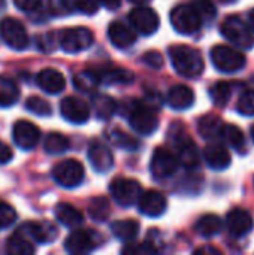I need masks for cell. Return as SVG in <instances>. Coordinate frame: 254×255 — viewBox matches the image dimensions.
<instances>
[{
	"label": "cell",
	"instance_id": "1",
	"mask_svg": "<svg viewBox=\"0 0 254 255\" xmlns=\"http://www.w3.org/2000/svg\"><path fill=\"white\" fill-rule=\"evenodd\" d=\"M169 57L175 72L184 78H198L205 69L204 58L198 49L187 45H174L169 48Z\"/></svg>",
	"mask_w": 254,
	"mask_h": 255
},
{
	"label": "cell",
	"instance_id": "2",
	"mask_svg": "<svg viewBox=\"0 0 254 255\" xmlns=\"http://www.w3.org/2000/svg\"><path fill=\"white\" fill-rule=\"evenodd\" d=\"M222 34L240 49H252L254 46L253 30L250 24L244 22L238 16H228L220 25Z\"/></svg>",
	"mask_w": 254,
	"mask_h": 255
},
{
	"label": "cell",
	"instance_id": "3",
	"mask_svg": "<svg viewBox=\"0 0 254 255\" xmlns=\"http://www.w3.org/2000/svg\"><path fill=\"white\" fill-rule=\"evenodd\" d=\"M127 118L132 128L142 136L153 134L159 127V120L154 112V108L150 106L148 103L135 102L129 109Z\"/></svg>",
	"mask_w": 254,
	"mask_h": 255
},
{
	"label": "cell",
	"instance_id": "4",
	"mask_svg": "<svg viewBox=\"0 0 254 255\" xmlns=\"http://www.w3.org/2000/svg\"><path fill=\"white\" fill-rule=\"evenodd\" d=\"M211 61L214 67L223 73H235L244 69L247 58L244 52L226 45H217L211 49Z\"/></svg>",
	"mask_w": 254,
	"mask_h": 255
},
{
	"label": "cell",
	"instance_id": "5",
	"mask_svg": "<svg viewBox=\"0 0 254 255\" xmlns=\"http://www.w3.org/2000/svg\"><path fill=\"white\" fill-rule=\"evenodd\" d=\"M171 24L175 28V31L181 34H193L199 31V28L204 24V19L195 9V6L190 4H178L171 10Z\"/></svg>",
	"mask_w": 254,
	"mask_h": 255
},
{
	"label": "cell",
	"instance_id": "6",
	"mask_svg": "<svg viewBox=\"0 0 254 255\" xmlns=\"http://www.w3.org/2000/svg\"><path fill=\"white\" fill-rule=\"evenodd\" d=\"M94 42L93 31L87 27H72L60 33V48L67 54H76L90 48Z\"/></svg>",
	"mask_w": 254,
	"mask_h": 255
},
{
	"label": "cell",
	"instance_id": "7",
	"mask_svg": "<svg viewBox=\"0 0 254 255\" xmlns=\"http://www.w3.org/2000/svg\"><path fill=\"white\" fill-rule=\"evenodd\" d=\"M52 178L63 188H75L84 181V166L75 158L63 160L54 166Z\"/></svg>",
	"mask_w": 254,
	"mask_h": 255
},
{
	"label": "cell",
	"instance_id": "8",
	"mask_svg": "<svg viewBox=\"0 0 254 255\" xmlns=\"http://www.w3.org/2000/svg\"><path fill=\"white\" fill-rule=\"evenodd\" d=\"M109 191H111L112 199L121 208L133 206L135 203H138L142 194L139 182L129 179V178H115L109 185Z\"/></svg>",
	"mask_w": 254,
	"mask_h": 255
},
{
	"label": "cell",
	"instance_id": "9",
	"mask_svg": "<svg viewBox=\"0 0 254 255\" xmlns=\"http://www.w3.org/2000/svg\"><path fill=\"white\" fill-rule=\"evenodd\" d=\"M0 36L12 49L22 51L28 46V34L24 25L15 18L7 16L0 21Z\"/></svg>",
	"mask_w": 254,
	"mask_h": 255
},
{
	"label": "cell",
	"instance_id": "10",
	"mask_svg": "<svg viewBox=\"0 0 254 255\" xmlns=\"http://www.w3.org/2000/svg\"><path fill=\"white\" fill-rule=\"evenodd\" d=\"M129 21L132 22L135 30H138L144 36L154 34L160 25L159 13L147 4L136 6L135 9H132L129 13Z\"/></svg>",
	"mask_w": 254,
	"mask_h": 255
},
{
	"label": "cell",
	"instance_id": "11",
	"mask_svg": "<svg viewBox=\"0 0 254 255\" xmlns=\"http://www.w3.org/2000/svg\"><path fill=\"white\" fill-rule=\"evenodd\" d=\"M178 164H180V160L169 149L157 148L153 152L150 169H151V173H153L154 178H157V179H168V178H171L177 172Z\"/></svg>",
	"mask_w": 254,
	"mask_h": 255
},
{
	"label": "cell",
	"instance_id": "12",
	"mask_svg": "<svg viewBox=\"0 0 254 255\" xmlns=\"http://www.w3.org/2000/svg\"><path fill=\"white\" fill-rule=\"evenodd\" d=\"M60 112L61 117L72 123V124H84L90 118V108L88 105L73 96L64 97L60 103Z\"/></svg>",
	"mask_w": 254,
	"mask_h": 255
},
{
	"label": "cell",
	"instance_id": "13",
	"mask_svg": "<svg viewBox=\"0 0 254 255\" xmlns=\"http://www.w3.org/2000/svg\"><path fill=\"white\" fill-rule=\"evenodd\" d=\"M12 137H13V142L16 143V146L28 151L37 145V142L40 139V131L33 123H30L27 120H21L13 124Z\"/></svg>",
	"mask_w": 254,
	"mask_h": 255
},
{
	"label": "cell",
	"instance_id": "14",
	"mask_svg": "<svg viewBox=\"0 0 254 255\" xmlns=\"http://www.w3.org/2000/svg\"><path fill=\"white\" fill-rule=\"evenodd\" d=\"M88 161L99 173H106L114 166V155L111 149L100 140H91L88 145Z\"/></svg>",
	"mask_w": 254,
	"mask_h": 255
},
{
	"label": "cell",
	"instance_id": "15",
	"mask_svg": "<svg viewBox=\"0 0 254 255\" xmlns=\"http://www.w3.org/2000/svg\"><path fill=\"white\" fill-rule=\"evenodd\" d=\"M166 208H168L166 197L156 190H147L145 193L141 194V197L138 200L139 212L150 218L162 217L166 212Z\"/></svg>",
	"mask_w": 254,
	"mask_h": 255
},
{
	"label": "cell",
	"instance_id": "16",
	"mask_svg": "<svg viewBox=\"0 0 254 255\" xmlns=\"http://www.w3.org/2000/svg\"><path fill=\"white\" fill-rule=\"evenodd\" d=\"M97 247V238L91 230H76L72 232L66 242L64 248L70 254H87Z\"/></svg>",
	"mask_w": 254,
	"mask_h": 255
},
{
	"label": "cell",
	"instance_id": "17",
	"mask_svg": "<svg viewBox=\"0 0 254 255\" xmlns=\"http://www.w3.org/2000/svg\"><path fill=\"white\" fill-rule=\"evenodd\" d=\"M253 217L250 215V212H247L244 209L237 208V209H232L226 215V227L232 238L238 239V238L249 235L250 230L253 229Z\"/></svg>",
	"mask_w": 254,
	"mask_h": 255
},
{
	"label": "cell",
	"instance_id": "18",
	"mask_svg": "<svg viewBox=\"0 0 254 255\" xmlns=\"http://www.w3.org/2000/svg\"><path fill=\"white\" fill-rule=\"evenodd\" d=\"M18 230L36 244H49L57 238V229L51 223H25Z\"/></svg>",
	"mask_w": 254,
	"mask_h": 255
},
{
	"label": "cell",
	"instance_id": "19",
	"mask_svg": "<svg viewBox=\"0 0 254 255\" xmlns=\"http://www.w3.org/2000/svg\"><path fill=\"white\" fill-rule=\"evenodd\" d=\"M108 37L118 49H127L136 42V33L120 21H114L108 27Z\"/></svg>",
	"mask_w": 254,
	"mask_h": 255
},
{
	"label": "cell",
	"instance_id": "20",
	"mask_svg": "<svg viewBox=\"0 0 254 255\" xmlns=\"http://www.w3.org/2000/svg\"><path fill=\"white\" fill-rule=\"evenodd\" d=\"M36 82L37 85L48 94H58L64 90L66 87V79L64 76L55 70V69H43L37 73L36 76Z\"/></svg>",
	"mask_w": 254,
	"mask_h": 255
},
{
	"label": "cell",
	"instance_id": "21",
	"mask_svg": "<svg viewBox=\"0 0 254 255\" xmlns=\"http://www.w3.org/2000/svg\"><path fill=\"white\" fill-rule=\"evenodd\" d=\"M204 160L205 163L214 169V170H225L231 166L232 158L229 151L219 143H210L204 151Z\"/></svg>",
	"mask_w": 254,
	"mask_h": 255
},
{
	"label": "cell",
	"instance_id": "22",
	"mask_svg": "<svg viewBox=\"0 0 254 255\" xmlns=\"http://www.w3.org/2000/svg\"><path fill=\"white\" fill-rule=\"evenodd\" d=\"M168 103L175 111H186L195 103V94L187 85H175L169 90Z\"/></svg>",
	"mask_w": 254,
	"mask_h": 255
},
{
	"label": "cell",
	"instance_id": "23",
	"mask_svg": "<svg viewBox=\"0 0 254 255\" xmlns=\"http://www.w3.org/2000/svg\"><path fill=\"white\" fill-rule=\"evenodd\" d=\"M178 160L187 169H193V167L199 166L198 146L189 137H180V142H178Z\"/></svg>",
	"mask_w": 254,
	"mask_h": 255
},
{
	"label": "cell",
	"instance_id": "24",
	"mask_svg": "<svg viewBox=\"0 0 254 255\" xmlns=\"http://www.w3.org/2000/svg\"><path fill=\"white\" fill-rule=\"evenodd\" d=\"M55 218L58 220L60 224L69 229H75L82 224L84 217L82 214L72 205L69 203H58L55 206Z\"/></svg>",
	"mask_w": 254,
	"mask_h": 255
},
{
	"label": "cell",
	"instance_id": "25",
	"mask_svg": "<svg viewBox=\"0 0 254 255\" xmlns=\"http://www.w3.org/2000/svg\"><path fill=\"white\" fill-rule=\"evenodd\" d=\"M6 251L12 255H28L34 253L33 241L27 238L21 230H16L6 241Z\"/></svg>",
	"mask_w": 254,
	"mask_h": 255
},
{
	"label": "cell",
	"instance_id": "26",
	"mask_svg": "<svg viewBox=\"0 0 254 255\" xmlns=\"http://www.w3.org/2000/svg\"><path fill=\"white\" fill-rule=\"evenodd\" d=\"M225 123L222 121L220 117L217 115H205L199 120L198 124V130L199 134L204 139H216V137H222V131H223Z\"/></svg>",
	"mask_w": 254,
	"mask_h": 255
},
{
	"label": "cell",
	"instance_id": "27",
	"mask_svg": "<svg viewBox=\"0 0 254 255\" xmlns=\"http://www.w3.org/2000/svg\"><path fill=\"white\" fill-rule=\"evenodd\" d=\"M112 235L123 242H132L139 233V223L135 220H120L111 224Z\"/></svg>",
	"mask_w": 254,
	"mask_h": 255
},
{
	"label": "cell",
	"instance_id": "28",
	"mask_svg": "<svg viewBox=\"0 0 254 255\" xmlns=\"http://www.w3.org/2000/svg\"><path fill=\"white\" fill-rule=\"evenodd\" d=\"M222 220L214 214H207L198 220L195 224V230L202 238H213L222 232Z\"/></svg>",
	"mask_w": 254,
	"mask_h": 255
},
{
	"label": "cell",
	"instance_id": "29",
	"mask_svg": "<svg viewBox=\"0 0 254 255\" xmlns=\"http://www.w3.org/2000/svg\"><path fill=\"white\" fill-rule=\"evenodd\" d=\"M222 137L225 139V142L232 146L237 152H246L247 151V142H246V136L243 133V130L234 124H225L223 131H222Z\"/></svg>",
	"mask_w": 254,
	"mask_h": 255
},
{
	"label": "cell",
	"instance_id": "30",
	"mask_svg": "<svg viewBox=\"0 0 254 255\" xmlns=\"http://www.w3.org/2000/svg\"><path fill=\"white\" fill-rule=\"evenodd\" d=\"M19 99V88L13 79L0 76V108H9Z\"/></svg>",
	"mask_w": 254,
	"mask_h": 255
},
{
	"label": "cell",
	"instance_id": "31",
	"mask_svg": "<svg viewBox=\"0 0 254 255\" xmlns=\"http://www.w3.org/2000/svg\"><path fill=\"white\" fill-rule=\"evenodd\" d=\"M100 82L102 81H100L99 73L93 72V70H82L73 76L75 88L82 91V93H94Z\"/></svg>",
	"mask_w": 254,
	"mask_h": 255
},
{
	"label": "cell",
	"instance_id": "32",
	"mask_svg": "<svg viewBox=\"0 0 254 255\" xmlns=\"http://www.w3.org/2000/svg\"><path fill=\"white\" fill-rule=\"evenodd\" d=\"M93 109L96 112V117L99 120H109L117 111V103L112 97L106 94H97L93 97Z\"/></svg>",
	"mask_w": 254,
	"mask_h": 255
},
{
	"label": "cell",
	"instance_id": "33",
	"mask_svg": "<svg viewBox=\"0 0 254 255\" xmlns=\"http://www.w3.org/2000/svg\"><path fill=\"white\" fill-rule=\"evenodd\" d=\"M99 76L103 84H130L135 79V75L132 72H129L127 69L117 67L105 69L99 73Z\"/></svg>",
	"mask_w": 254,
	"mask_h": 255
},
{
	"label": "cell",
	"instance_id": "34",
	"mask_svg": "<svg viewBox=\"0 0 254 255\" xmlns=\"http://www.w3.org/2000/svg\"><path fill=\"white\" fill-rule=\"evenodd\" d=\"M70 146V142L66 136H63L61 133H49L46 137H45V142H43V148L48 154L51 155H58V154H63L69 149Z\"/></svg>",
	"mask_w": 254,
	"mask_h": 255
},
{
	"label": "cell",
	"instance_id": "35",
	"mask_svg": "<svg viewBox=\"0 0 254 255\" xmlns=\"http://www.w3.org/2000/svg\"><path fill=\"white\" fill-rule=\"evenodd\" d=\"M88 214L97 223L106 221L109 218V215H111L109 200L106 197H94L88 205Z\"/></svg>",
	"mask_w": 254,
	"mask_h": 255
},
{
	"label": "cell",
	"instance_id": "36",
	"mask_svg": "<svg viewBox=\"0 0 254 255\" xmlns=\"http://www.w3.org/2000/svg\"><path fill=\"white\" fill-rule=\"evenodd\" d=\"M232 91H234L232 84L222 81V82H217V84H214V85L211 87L210 96H211L213 103H214L216 106H220V108H222V106H226V103L231 100Z\"/></svg>",
	"mask_w": 254,
	"mask_h": 255
},
{
	"label": "cell",
	"instance_id": "37",
	"mask_svg": "<svg viewBox=\"0 0 254 255\" xmlns=\"http://www.w3.org/2000/svg\"><path fill=\"white\" fill-rule=\"evenodd\" d=\"M109 137H111L112 143L118 148H123L127 151H136L139 148V140H136L135 137H132L130 134H127L121 130H112L109 133Z\"/></svg>",
	"mask_w": 254,
	"mask_h": 255
},
{
	"label": "cell",
	"instance_id": "38",
	"mask_svg": "<svg viewBox=\"0 0 254 255\" xmlns=\"http://www.w3.org/2000/svg\"><path fill=\"white\" fill-rule=\"evenodd\" d=\"M25 109L36 114V115H39V117H48L52 112L51 105L46 100H43V99H40L37 96H31V97H28L25 100Z\"/></svg>",
	"mask_w": 254,
	"mask_h": 255
},
{
	"label": "cell",
	"instance_id": "39",
	"mask_svg": "<svg viewBox=\"0 0 254 255\" xmlns=\"http://www.w3.org/2000/svg\"><path fill=\"white\" fill-rule=\"evenodd\" d=\"M192 4L205 22H211L217 15V9L213 0H193Z\"/></svg>",
	"mask_w": 254,
	"mask_h": 255
},
{
	"label": "cell",
	"instance_id": "40",
	"mask_svg": "<svg viewBox=\"0 0 254 255\" xmlns=\"http://www.w3.org/2000/svg\"><path fill=\"white\" fill-rule=\"evenodd\" d=\"M48 7L55 16H64L76 10L75 0H48Z\"/></svg>",
	"mask_w": 254,
	"mask_h": 255
},
{
	"label": "cell",
	"instance_id": "41",
	"mask_svg": "<svg viewBox=\"0 0 254 255\" xmlns=\"http://www.w3.org/2000/svg\"><path fill=\"white\" fill-rule=\"evenodd\" d=\"M237 109L240 114L247 115V117H253L254 115V90H247L241 94L238 103H237Z\"/></svg>",
	"mask_w": 254,
	"mask_h": 255
},
{
	"label": "cell",
	"instance_id": "42",
	"mask_svg": "<svg viewBox=\"0 0 254 255\" xmlns=\"http://www.w3.org/2000/svg\"><path fill=\"white\" fill-rule=\"evenodd\" d=\"M16 220V212L15 209L4 203V202H0V229H6L9 226H12Z\"/></svg>",
	"mask_w": 254,
	"mask_h": 255
},
{
	"label": "cell",
	"instance_id": "43",
	"mask_svg": "<svg viewBox=\"0 0 254 255\" xmlns=\"http://www.w3.org/2000/svg\"><path fill=\"white\" fill-rule=\"evenodd\" d=\"M100 0H75L76 10L85 15H94L99 10Z\"/></svg>",
	"mask_w": 254,
	"mask_h": 255
},
{
	"label": "cell",
	"instance_id": "44",
	"mask_svg": "<svg viewBox=\"0 0 254 255\" xmlns=\"http://www.w3.org/2000/svg\"><path fill=\"white\" fill-rule=\"evenodd\" d=\"M124 254H136V255H148V254H156L157 250L154 247H151L150 244H132L129 247H126L123 250Z\"/></svg>",
	"mask_w": 254,
	"mask_h": 255
},
{
	"label": "cell",
	"instance_id": "45",
	"mask_svg": "<svg viewBox=\"0 0 254 255\" xmlns=\"http://www.w3.org/2000/svg\"><path fill=\"white\" fill-rule=\"evenodd\" d=\"M13 4L25 13H33L37 9H40L42 1L40 0H13Z\"/></svg>",
	"mask_w": 254,
	"mask_h": 255
},
{
	"label": "cell",
	"instance_id": "46",
	"mask_svg": "<svg viewBox=\"0 0 254 255\" xmlns=\"http://www.w3.org/2000/svg\"><path fill=\"white\" fill-rule=\"evenodd\" d=\"M142 61H144L147 66L153 67V69H160V67L163 66V57H162V54L157 52V51H150V52H147V54L142 57Z\"/></svg>",
	"mask_w": 254,
	"mask_h": 255
},
{
	"label": "cell",
	"instance_id": "47",
	"mask_svg": "<svg viewBox=\"0 0 254 255\" xmlns=\"http://www.w3.org/2000/svg\"><path fill=\"white\" fill-rule=\"evenodd\" d=\"M12 157H13L12 149H10L4 142H1V140H0V164H6V163H9V161L12 160Z\"/></svg>",
	"mask_w": 254,
	"mask_h": 255
},
{
	"label": "cell",
	"instance_id": "48",
	"mask_svg": "<svg viewBox=\"0 0 254 255\" xmlns=\"http://www.w3.org/2000/svg\"><path fill=\"white\" fill-rule=\"evenodd\" d=\"M100 3H102L105 7H108V9H111V10H115V9H118V6L121 4V0H100Z\"/></svg>",
	"mask_w": 254,
	"mask_h": 255
},
{
	"label": "cell",
	"instance_id": "49",
	"mask_svg": "<svg viewBox=\"0 0 254 255\" xmlns=\"http://www.w3.org/2000/svg\"><path fill=\"white\" fill-rule=\"evenodd\" d=\"M207 253L220 254V251H217V250H211V248H199V250H196V254H207Z\"/></svg>",
	"mask_w": 254,
	"mask_h": 255
},
{
	"label": "cell",
	"instance_id": "50",
	"mask_svg": "<svg viewBox=\"0 0 254 255\" xmlns=\"http://www.w3.org/2000/svg\"><path fill=\"white\" fill-rule=\"evenodd\" d=\"M249 24H250V27H252V30L254 31V7L249 12Z\"/></svg>",
	"mask_w": 254,
	"mask_h": 255
},
{
	"label": "cell",
	"instance_id": "51",
	"mask_svg": "<svg viewBox=\"0 0 254 255\" xmlns=\"http://www.w3.org/2000/svg\"><path fill=\"white\" fill-rule=\"evenodd\" d=\"M130 3H133V4H138V6H142V4H148L151 0H129Z\"/></svg>",
	"mask_w": 254,
	"mask_h": 255
},
{
	"label": "cell",
	"instance_id": "52",
	"mask_svg": "<svg viewBox=\"0 0 254 255\" xmlns=\"http://www.w3.org/2000/svg\"><path fill=\"white\" fill-rule=\"evenodd\" d=\"M4 7V0H0V10Z\"/></svg>",
	"mask_w": 254,
	"mask_h": 255
},
{
	"label": "cell",
	"instance_id": "53",
	"mask_svg": "<svg viewBox=\"0 0 254 255\" xmlns=\"http://www.w3.org/2000/svg\"><path fill=\"white\" fill-rule=\"evenodd\" d=\"M252 139H253V142H254V126L252 127Z\"/></svg>",
	"mask_w": 254,
	"mask_h": 255
}]
</instances>
